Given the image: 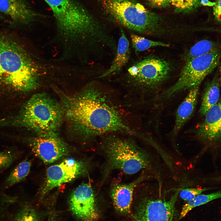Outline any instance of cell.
Wrapping results in <instances>:
<instances>
[{
	"instance_id": "9c48e42d",
	"label": "cell",
	"mask_w": 221,
	"mask_h": 221,
	"mask_svg": "<svg viewBox=\"0 0 221 221\" xmlns=\"http://www.w3.org/2000/svg\"><path fill=\"white\" fill-rule=\"evenodd\" d=\"M87 169L85 163L72 158L66 159L59 163L51 165L47 169L40 194L44 196L53 188L84 174Z\"/></svg>"
},
{
	"instance_id": "f1b7e54d",
	"label": "cell",
	"mask_w": 221,
	"mask_h": 221,
	"mask_svg": "<svg viewBox=\"0 0 221 221\" xmlns=\"http://www.w3.org/2000/svg\"><path fill=\"white\" fill-rule=\"evenodd\" d=\"M128 71L130 76L133 78H134L138 74V68L135 64L130 67L128 69Z\"/></svg>"
},
{
	"instance_id": "9a60e30c",
	"label": "cell",
	"mask_w": 221,
	"mask_h": 221,
	"mask_svg": "<svg viewBox=\"0 0 221 221\" xmlns=\"http://www.w3.org/2000/svg\"><path fill=\"white\" fill-rule=\"evenodd\" d=\"M0 12L22 24L32 22L37 15L25 0H0Z\"/></svg>"
},
{
	"instance_id": "5b68a950",
	"label": "cell",
	"mask_w": 221,
	"mask_h": 221,
	"mask_svg": "<svg viewBox=\"0 0 221 221\" xmlns=\"http://www.w3.org/2000/svg\"><path fill=\"white\" fill-rule=\"evenodd\" d=\"M108 138L104 141L103 149L110 168L134 174L150 167L149 155L135 143L117 137Z\"/></svg>"
},
{
	"instance_id": "277c9868",
	"label": "cell",
	"mask_w": 221,
	"mask_h": 221,
	"mask_svg": "<svg viewBox=\"0 0 221 221\" xmlns=\"http://www.w3.org/2000/svg\"><path fill=\"white\" fill-rule=\"evenodd\" d=\"M63 111L56 102L47 95H33L26 103L21 116V123L38 135L56 134Z\"/></svg>"
},
{
	"instance_id": "8fae6325",
	"label": "cell",
	"mask_w": 221,
	"mask_h": 221,
	"mask_svg": "<svg viewBox=\"0 0 221 221\" xmlns=\"http://www.w3.org/2000/svg\"><path fill=\"white\" fill-rule=\"evenodd\" d=\"M35 155L44 162L51 163L67 155L69 149L56 134L37 136L29 143Z\"/></svg>"
},
{
	"instance_id": "d6986e66",
	"label": "cell",
	"mask_w": 221,
	"mask_h": 221,
	"mask_svg": "<svg viewBox=\"0 0 221 221\" xmlns=\"http://www.w3.org/2000/svg\"><path fill=\"white\" fill-rule=\"evenodd\" d=\"M220 95L219 83L216 78L208 84L202 98L200 111L205 115L209 110L218 103Z\"/></svg>"
},
{
	"instance_id": "ba28073f",
	"label": "cell",
	"mask_w": 221,
	"mask_h": 221,
	"mask_svg": "<svg viewBox=\"0 0 221 221\" xmlns=\"http://www.w3.org/2000/svg\"><path fill=\"white\" fill-rule=\"evenodd\" d=\"M177 191L168 199L146 197L139 203L130 221H175Z\"/></svg>"
},
{
	"instance_id": "83f0119b",
	"label": "cell",
	"mask_w": 221,
	"mask_h": 221,
	"mask_svg": "<svg viewBox=\"0 0 221 221\" xmlns=\"http://www.w3.org/2000/svg\"><path fill=\"white\" fill-rule=\"evenodd\" d=\"M152 6L157 7H165L170 3L169 0H147Z\"/></svg>"
},
{
	"instance_id": "4316f807",
	"label": "cell",
	"mask_w": 221,
	"mask_h": 221,
	"mask_svg": "<svg viewBox=\"0 0 221 221\" xmlns=\"http://www.w3.org/2000/svg\"><path fill=\"white\" fill-rule=\"evenodd\" d=\"M213 13L215 19L221 23V0H217L213 6Z\"/></svg>"
},
{
	"instance_id": "6da1fadb",
	"label": "cell",
	"mask_w": 221,
	"mask_h": 221,
	"mask_svg": "<svg viewBox=\"0 0 221 221\" xmlns=\"http://www.w3.org/2000/svg\"><path fill=\"white\" fill-rule=\"evenodd\" d=\"M62 103L66 118L76 133L84 138L112 132L134 133L115 107L94 87L73 96H64Z\"/></svg>"
},
{
	"instance_id": "ffe728a7",
	"label": "cell",
	"mask_w": 221,
	"mask_h": 221,
	"mask_svg": "<svg viewBox=\"0 0 221 221\" xmlns=\"http://www.w3.org/2000/svg\"><path fill=\"white\" fill-rule=\"evenodd\" d=\"M221 198V191L208 194H200L192 199L187 201L183 206L179 219L184 217L193 208L206 204L215 200Z\"/></svg>"
},
{
	"instance_id": "484cf974",
	"label": "cell",
	"mask_w": 221,
	"mask_h": 221,
	"mask_svg": "<svg viewBox=\"0 0 221 221\" xmlns=\"http://www.w3.org/2000/svg\"><path fill=\"white\" fill-rule=\"evenodd\" d=\"M15 221H40L36 212L29 207L25 208L17 216Z\"/></svg>"
},
{
	"instance_id": "d4e9b609",
	"label": "cell",
	"mask_w": 221,
	"mask_h": 221,
	"mask_svg": "<svg viewBox=\"0 0 221 221\" xmlns=\"http://www.w3.org/2000/svg\"><path fill=\"white\" fill-rule=\"evenodd\" d=\"M211 188L199 189L195 188H187L182 189L180 192L179 195L183 200L188 201H189L197 195L201 194L204 192L212 189Z\"/></svg>"
},
{
	"instance_id": "603a6c76",
	"label": "cell",
	"mask_w": 221,
	"mask_h": 221,
	"mask_svg": "<svg viewBox=\"0 0 221 221\" xmlns=\"http://www.w3.org/2000/svg\"><path fill=\"white\" fill-rule=\"evenodd\" d=\"M19 153L13 147L0 151V173L11 166L18 159Z\"/></svg>"
},
{
	"instance_id": "52a82bcc",
	"label": "cell",
	"mask_w": 221,
	"mask_h": 221,
	"mask_svg": "<svg viewBox=\"0 0 221 221\" xmlns=\"http://www.w3.org/2000/svg\"><path fill=\"white\" fill-rule=\"evenodd\" d=\"M220 54L216 48L186 62L177 81L166 91L167 97L199 85L218 65Z\"/></svg>"
},
{
	"instance_id": "cb8c5ba5",
	"label": "cell",
	"mask_w": 221,
	"mask_h": 221,
	"mask_svg": "<svg viewBox=\"0 0 221 221\" xmlns=\"http://www.w3.org/2000/svg\"><path fill=\"white\" fill-rule=\"evenodd\" d=\"M170 3L177 9L181 10H190L199 6L200 0H169Z\"/></svg>"
},
{
	"instance_id": "30bf717a",
	"label": "cell",
	"mask_w": 221,
	"mask_h": 221,
	"mask_svg": "<svg viewBox=\"0 0 221 221\" xmlns=\"http://www.w3.org/2000/svg\"><path fill=\"white\" fill-rule=\"evenodd\" d=\"M69 205L73 214L81 221H97L99 218L94 192L88 183L82 184L73 191Z\"/></svg>"
},
{
	"instance_id": "3957f363",
	"label": "cell",
	"mask_w": 221,
	"mask_h": 221,
	"mask_svg": "<svg viewBox=\"0 0 221 221\" xmlns=\"http://www.w3.org/2000/svg\"><path fill=\"white\" fill-rule=\"evenodd\" d=\"M51 9L59 31L73 40L88 37L96 39L102 32L99 23L73 0H44Z\"/></svg>"
},
{
	"instance_id": "4fadbf2b",
	"label": "cell",
	"mask_w": 221,
	"mask_h": 221,
	"mask_svg": "<svg viewBox=\"0 0 221 221\" xmlns=\"http://www.w3.org/2000/svg\"><path fill=\"white\" fill-rule=\"evenodd\" d=\"M141 176L133 181L113 186L110 190V195L113 205L119 213L126 215L130 213L134 189L145 179Z\"/></svg>"
},
{
	"instance_id": "7a4b0ae2",
	"label": "cell",
	"mask_w": 221,
	"mask_h": 221,
	"mask_svg": "<svg viewBox=\"0 0 221 221\" xmlns=\"http://www.w3.org/2000/svg\"><path fill=\"white\" fill-rule=\"evenodd\" d=\"M38 65L16 42L0 37V81L24 91L38 86L41 72Z\"/></svg>"
},
{
	"instance_id": "f546056e",
	"label": "cell",
	"mask_w": 221,
	"mask_h": 221,
	"mask_svg": "<svg viewBox=\"0 0 221 221\" xmlns=\"http://www.w3.org/2000/svg\"><path fill=\"white\" fill-rule=\"evenodd\" d=\"M200 4L204 6H213L216 4V2H212L209 0H200Z\"/></svg>"
},
{
	"instance_id": "7402d4cb",
	"label": "cell",
	"mask_w": 221,
	"mask_h": 221,
	"mask_svg": "<svg viewBox=\"0 0 221 221\" xmlns=\"http://www.w3.org/2000/svg\"><path fill=\"white\" fill-rule=\"evenodd\" d=\"M130 38L133 47L136 52L143 51L154 46H169L168 44L160 41L149 40L144 37L134 34L131 35Z\"/></svg>"
},
{
	"instance_id": "2e32d148",
	"label": "cell",
	"mask_w": 221,
	"mask_h": 221,
	"mask_svg": "<svg viewBox=\"0 0 221 221\" xmlns=\"http://www.w3.org/2000/svg\"><path fill=\"white\" fill-rule=\"evenodd\" d=\"M199 87L190 90L183 101L178 107L176 113L174 133L179 131L190 118L195 109L197 100Z\"/></svg>"
},
{
	"instance_id": "ac0fdd59",
	"label": "cell",
	"mask_w": 221,
	"mask_h": 221,
	"mask_svg": "<svg viewBox=\"0 0 221 221\" xmlns=\"http://www.w3.org/2000/svg\"><path fill=\"white\" fill-rule=\"evenodd\" d=\"M31 162L24 160L16 165L10 171L2 184L1 189H8L23 181L29 173Z\"/></svg>"
},
{
	"instance_id": "8992f818",
	"label": "cell",
	"mask_w": 221,
	"mask_h": 221,
	"mask_svg": "<svg viewBox=\"0 0 221 221\" xmlns=\"http://www.w3.org/2000/svg\"><path fill=\"white\" fill-rule=\"evenodd\" d=\"M106 11L127 28L140 33H151L159 27L160 18L142 5L132 0H102Z\"/></svg>"
},
{
	"instance_id": "7c38bea8",
	"label": "cell",
	"mask_w": 221,
	"mask_h": 221,
	"mask_svg": "<svg viewBox=\"0 0 221 221\" xmlns=\"http://www.w3.org/2000/svg\"><path fill=\"white\" fill-rule=\"evenodd\" d=\"M138 72L134 78L142 84L148 86L157 85L167 78L171 70L167 61L161 59L148 57L135 64Z\"/></svg>"
},
{
	"instance_id": "5bb4252c",
	"label": "cell",
	"mask_w": 221,
	"mask_h": 221,
	"mask_svg": "<svg viewBox=\"0 0 221 221\" xmlns=\"http://www.w3.org/2000/svg\"><path fill=\"white\" fill-rule=\"evenodd\" d=\"M199 126L197 134L201 139L208 141L221 139V102L212 107L205 115Z\"/></svg>"
},
{
	"instance_id": "e0dca14e",
	"label": "cell",
	"mask_w": 221,
	"mask_h": 221,
	"mask_svg": "<svg viewBox=\"0 0 221 221\" xmlns=\"http://www.w3.org/2000/svg\"><path fill=\"white\" fill-rule=\"evenodd\" d=\"M130 57L129 41L123 31H121V35L118 42L115 57L110 68L99 77L106 76L112 73L118 72L128 62Z\"/></svg>"
},
{
	"instance_id": "4dcf8cb0",
	"label": "cell",
	"mask_w": 221,
	"mask_h": 221,
	"mask_svg": "<svg viewBox=\"0 0 221 221\" xmlns=\"http://www.w3.org/2000/svg\"><path fill=\"white\" fill-rule=\"evenodd\" d=\"M220 71L221 74V66L220 67Z\"/></svg>"
},
{
	"instance_id": "44dd1931",
	"label": "cell",
	"mask_w": 221,
	"mask_h": 221,
	"mask_svg": "<svg viewBox=\"0 0 221 221\" xmlns=\"http://www.w3.org/2000/svg\"><path fill=\"white\" fill-rule=\"evenodd\" d=\"M217 48L216 45L208 40L200 41L190 49L185 57L186 62L200 56Z\"/></svg>"
}]
</instances>
